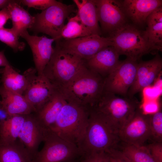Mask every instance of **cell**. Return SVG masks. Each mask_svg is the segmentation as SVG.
<instances>
[{"mask_svg": "<svg viewBox=\"0 0 162 162\" xmlns=\"http://www.w3.org/2000/svg\"><path fill=\"white\" fill-rule=\"evenodd\" d=\"M118 132L92 108L85 134L77 146L83 155L107 152L120 142Z\"/></svg>", "mask_w": 162, "mask_h": 162, "instance_id": "1", "label": "cell"}, {"mask_svg": "<svg viewBox=\"0 0 162 162\" xmlns=\"http://www.w3.org/2000/svg\"><path fill=\"white\" fill-rule=\"evenodd\" d=\"M104 79L88 68L69 82L56 88L65 100L90 108L104 90Z\"/></svg>", "mask_w": 162, "mask_h": 162, "instance_id": "2", "label": "cell"}, {"mask_svg": "<svg viewBox=\"0 0 162 162\" xmlns=\"http://www.w3.org/2000/svg\"><path fill=\"white\" fill-rule=\"evenodd\" d=\"M90 109L66 101L50 129L77 146L85 133Z\"/></svg>", "mask_w": 162, "mask_h": 162, "instance_id": "3", "label": "cell"}, {"mask_svg": "<svg viewBox=\"0 0 162 162\" xmlns=\"http://www.w3.org/2000/svg\"><path fill=\"white\" fill-rule=\"evenodd\" d=\"M87 68L85 59L55 45L53 55L43 74L58 88Z\"/></svg>", "mask_w": 162, "mask_h": 162, "instance_id": "4", "label": "cell"}, {"mask_svg": "<svg viewBox=\"0 0 162 162\" xmlns=\"http://www.w3.org/2000/svg\"><path fill=\"white\" fill-rule=\"evenodd\" d=\"M139 107L132 98H125L104 90L91 107L118 132L133 117Z\"/></svg>", "mask_w": 162, "mask_h": 162, "instance_id": "5", "label": "cell"}, {"mask_svg": "<svg viewBox=\"0 0 162 162\" xmlns=\"http://www.w3.org/2000/svg\"><path fill=\"white\" fill-rule=\"evenodd\" d=\"M108 37L120 55H125L136 61L145 54L154 52L145 36L143 31L128 23Z\"/></svg>", "mask_w": 162, "mask_h": 162, "instance_id": "6", "label": "cell"}, {"mask_svg": "<svg viewBox=\"0 0 162 162\" xmlns=\"http://www.w3.org/2000/svg\"><path fill=\"white\" fill-rule=\"evenodd\" d=\"M43 134V147L32 162H68L82 156L76 145L64 140L50 129L44 128Z\"/></svg>", "mask_w": 162, "mask_h": 162, "instance_id": "7", "label": "cell"}, {"mask_svg": "<svg viewBox=\"0 0 162 162\" xmlns=\"http://www.w3.org/2000/svg\"><path fill=\"white\" fill-rule=\"evenodd\" d=\"M75 4L67 5L60 2L33 16L34 21L29 29L35 35L42 33L55 40L60 38L65 20L72 14L77 12Z\"/></svg>", "mask_w": 162, "mask_h": 162, "instance_id": "8", "label": "cell"}, {"mask_svg": "<svg viewBox=\"0 0 162 162\" xmlns=\"http://www.w3.org/2000/svg\"><path fill=\"white\" fill-rule=\"evenodd\" d=\"M55 42V45L61 49L85 60L91 57L103 48L113 46L109 37L97 34L71 39L60 38Z\"/></svg>", "mask_w": 162, "mask_h": 162, "instance_id": "9", "label": "cell"}, {"mask_svg": "<svg viewBox=\"0 0 162 162\" xmlns=\"http://www.w3.org/2000/svg\"><path fill=\"white\" fill-rule=\"evenodd\" d=\"M23 74L27 85L23 95L36 112L50 99L56 88L43 74H38L35 68L28 69Z\"/></svg>", "mask_w": 162, "mask_h": 162, "instance_id": "10", "label": "cell"}, {"mask_svg": "<svg viewBox=\"0 0 162 162\" xmlns=\"http://www.w3.org/2000/svg\"><path fill=\"white\" fill-rule=\"evenodd\" d=\"M138 61L127 58L118 64L104 78V90L115 94L126 95L136 76Z\"/></svg>", "mask_w": 162, "mask_h": 162, "instance_id": "11", "label": "cell"}, {"mask_svg": "<svg viewBox=\"0 0 162 162\" xmlns=\"http://www.w3.org/2000/svg\"><path fill=\"white\" fill-rule=\"evenodd\" d=\"M102 34L109 37L128 23L122 1L94 0Z\"/></svg>", "mask_w": 162, "mask_h": 162, "instance_id": "12", "label": "cell"}, {"mask_svg": "<svg viewBox=\"0 0 162 162\" xmlns=\"http://www.w3.org/2000/svg\"><path fill=\"white\" fill-rule=\"evenodd\" d=\"M150 114L144 113L139 107L132 118L119 130V141L126 144L144 146L150 139Z\"/></svg>", "mask_w": 162, "mask_h": 162, "instance_id": "13", "label": "cell"}, {"mask_svg": "<svg viewBox=\"0 0 162 162\" xmlns=\"http://www.w3.org/2000/svg\"><path fill=\"white\" fill-rule=\"evenodd\" d=\"M20 37L26 41L31 49L37 74H43L53 55L54 47L52 44L55 40L45 36L31 35L27 31L22 32Z\"/></svg>", "mask_w": 162, "mask_h": 162, "instance_id": "14", "label": "cell"}, {"mask_svg": "<svg viewBox=\"0 0 162 162\" xmlns=\"http://www.w3.org/2000/svg\"><path fill=\"white\" fill-rule=\"evenodd\" d=\"M162 68V60L157 54L153 59L138 62L135 80L128 93L130 98L150 86L157 78Z\"/></svg>", "mask_w": 162, "mask_h": 162, "instance_id": "15", "label": "cell"}, {"mask_svg": "<svg viewBox=\"0 0 162 162\" xmlns=\"http://www.w3.org/2000/svg\"><path fill=\"white\" fill-rule=\"evenodd\" d=\"M44 128L39 124L34 113L26 115L18 139L22 144L32 160L43 141Z\"/></svg>", "mask_w": 162, "mask_h": 162, "instance_id": "16", "label": "cell"}, {"mask_svg": "<svg viewBox=\"0 0 162 162\" xmlns=\"http://www.w3.org/2000/svg\"><path fill=\"white\" fill-rule=\"evenodd\" d=\"M120 55L113 46H110L103 48L85 61L88 69L104 79L118 64Z\"/></svg>", "mask_w": 162, "mask_h": 162, "instance_id": "17", "label": "cell"}, {"mask_svg": "<svg viewBox=\"0 0 162 162\" xmlns=\"http://www.w3.org/2000/svg\"><path fill=\"white\" fill-rule=\"evenodd\" d=\"M123 8L127 18L136 25L146 23L148 16L155 10L162 7V0H124Z\"/></svg>", "mask_w": 162, "mask_h": 162, "instance_id": "18", "label": "cell"}, {"mask_svg": "<svg viewBox=\"0 0 162 162\" xmlns=\"http://www.w3.org/2000/svg\"><path fill=\"white\" fill-rule=\"evenodd\" d=\"M66 101L62 94L56 88L50 99L40 109L34 113L42 127L50 129L55 123Z\"/></svg>", "mask_w": 162, "mask_h": 162, "instance_id": "19", "label": "cell"}, {"mask_svg": "<svg viewBox=\"0 0 162 162\" xmlns=\"http://www.w3.org/2000/svg\"><path fill=\"white\" fill-rule=\"evenodd\" d=\"M0 103L10 116L15 115H27L34 113V108L24 96L0 87Z\"/></svg>", "mask_w": 162, "mask_h": 162, "instance_id": "20", "label": "cell"}, {"mask_svg": "<svg viewBox=\"0 0 162 162\" xmlns=\"http://www.w3.org/2000/svg\"><path fill=\"white\" fill-rule=\"evenodd\" d=\"M77 7V14L83 24L92 34L101 36L94 0H74Z\"/></svg>", "mask_w": 162, "mask_h": 162, "instance_id": "21", "label": "cell"}, {"mask_svg": "<svg viewBox=\"0 0 162 162\" xmlns=\"http://www.w3.org/2000/svg\"><path fill=\"white\" fill-rule=\"evenodd\" d=\"M147 26L143 31L145 36L155 52L162 49V7L154 11L148 17Z\"/></svg>", "mask_w": 162, "mask_h": 162, "instance_id": "22", "label": "cell"}, {"mask_svg": "<svg viewBox=\"0 0 162 162\" xmlns=\"http://www.w3.org/2000/svg\"><path fill=\"white\" fill-rule=\"evenodd\" d=\"M7 7L12 22L11 28L20 37L22 32L32 27L34 21V16L20 5L19 0H12Z\"/></svg>", "mask_w": 162, "mask_h": 162, "instance_id": "23", "label": "cell"}, {"mask_svg": "<svg viewBox=\"0 0 162 162\" xmlns=\"http://www.w3.org/2000/svg\"><path fill=\"white\" fill-rule=\"evenodd\" d=\"M0 162H32L24 146L18 139L11 143L0 142Z\"/></svg>", "mask_w": 162, "mask_h": 162, "instance_id": "24", "label": "cell"}, {"mask_svg": "<svg viewBox=\"0 0 162 162\" xmlns=\"http://www.w3.org/2000/svg\"><path fill=\"white\" fill-rule=\"evenodd\" d=\"M26 115H12L0 123V142L11 143L18 139Z\"/></svg>", "mask_w": 162, "mask_h": 162, "instance_id": "25", "label": "cell"}, {"mask_svg": "<svg viewBox=\"0 0 162 162\" xmlns=\"http://www.w3.org/2000/svg\"><path fill=\"white\" fill-rule=\"evenodd\" d=\"M2 86L5 89L23 95L27 80L25 75L19 74L9 64L2 69Z\"/></svg>", "mask_w": 162, "mask_h": 162, "instance_id": "26", "label": "cell"}, {"mask_svg": "<svg viewBox=\"0 0 162 162\" xmlns=\"http://www.w3.org/2000/svg\"><path fill=\"white\" fill-rule=\"evenodd\" d=\"M91 35H92L91 32L82 23L76 14L68 19L62 30L59 39H71Z\"/></svg>", "mask_w": 162, "mask_h": 162, "instance_id": "27", "label": "cell"}, {"mask_svg": "<svg viewBox=\"0 0 162 162\" xmlns=\"http://www.w3.org/2000/svg\"><path fill=\"white\" fill-rule=\"evenodd\" d=\"M122 143L119 150L131 162H155L146 146Z\"/></svg>", "mask_w": 162, "mask_h": 162, "instance_id": "28", "label": "cell"}, {"mask_svg": "<svg viewBox=\"0 0 162 162\" xmlns=\"http://www.w3.org/2000/svg\"><path fill=\"white\" fill-rule=\"evenodd\" d=\"M19 37L12 28L3 27L0 29V41L11 48L15 52L22 51L26 46L24 43L19 41Z\"/></svg>", "mask_w": 162, "mask_h": 162, "instance_id": "29", "label": "cell"}, {"mask_svg": "<svg viewBox=\"0 0 162 162\" xmlns=\"http://www.w3.org/2000/svg\"><path fill=\"white\" fill-rule=\"evenodd\" d=\"M150 139L153 142H162V112L161 107L156 112L150 114Z\"/></svg>", "mask_w": 162, "mask_h": 162, "instance_id": "30", "label": "cell"}, {"mask_svg": "<svg viewBox=\"0 0 162 162\" xmlns=\"http://www.w3.org/2000/svg\"><path fill=\"white\" fill-rule=\"evenodd\" d=\"M20 4L28 8L44 10L50 7L58 4L55 0H20Z\"/></svg>", "mask_w": 162, "mask_h": 162, "instance_id": "31", "label": "cell"}, {"mask_svg": "<svg viewBox=\"0 0 162 162\" xmlns=\"http://www.w3.org/2000/svg\"><path fill=\"white\" fill-rule=\"evenodd\" d=\"M146 146L155 162H162V142H153Z\"/></svg>", "mask_w": 162, "mask_h": 162, "instance_id": "32", "label": "cell"}, {"mask_svg": "<svg viewBox=\"0 0 162 162\" xmlns=\"http://www.w3.org/2000/svg\"><path fill=\"white\" fill-rule=\"evenodd\" d=\"M106 152L95 153L82 156L79 162H106Z\"/></svg>", "mask_w": 162, "mask_h": 162, "instance_id": "33", "label": "cell"}, {"mask_svg": "<svg viewBox=\"0 0 162 162\" xmlns=\"http://www.w3.org/2000/svg\"><path fill=\"white\" fill-rule=\"evenodd\" d=\"M107 152L113 158L115 162H131L116 148L111 149Z\"/></svg>", "mask_w": 162, "mask_h": 162, "instance_id": "34", "label": "cell"}, {"mask_svg": "<svg viewBox=\"0 0 162 162\" xmlns=\"http://www.w3.org/2000/svg\"><path fill=\"white\" fill-rule=\"evenodd\" d=\"M157 102L154 100H151L146 102L143 107V112L146 114H152L157 112L159 109Z\"/></svg>", "mask_w": 162, "mask_h": 162, "instance_id": "35", "label": "cell"}, {"mask_svg": "<svg viewBox=\"0 0 162 162\" xmlns=\"http://www.w3.org/2000/svg\"><path fill=\"white\" fill-rule=\"evenodd\" d=\"M9 19H10V15L7 7L0 10V29L4 27V25Z\"/></svg>", "mask_w": 162, "mask_h": 162, "instance_id": "36", "label": "cell"}, {"mask_svg": "<svg viewBox=\"0 0 162 162\" xmlns=\"http://www.w3.org/2000/svg\"><path fill=\"white\" fill-rule=\"evenodd\" d=\"M10 116L0 103V123L6 120Z\"/></svg>", "mask_w": 162, "mask_h": 162, "instance_id": "37", "label": "cell"}, {"mask_svg": "<svg viewBox=\"0 0 162 162\" xmlns=\"http://www.w3.org/2000/svg\"><path fill=\"white\" fill-rule=\"evenodd\" d=\"M9 64L4 54V51H0V66L4 67Z\"/></svg>", "mask_w": 162, "mask_h": 162, "instance_id": "38", "label": "cell"}, {"mask_svg": "<svg viewBox=\"0 0 162 162\" xmlns=\"http://www.w3.org/2000/svg\"><path fill=\"white\" fill-rule=\"evenodd\" d=\"M12 0H0V9L7 7Z\"/></svg>", "mask_w": 162, "mask_h": 162, "instance_id": "39", "label": "cell"}, {"mask_svg": "<svg viewBox=\"0 0 162 162\" xmlns=\"http://www.w3.org/2000/svg\"><path fill=\"white\" fill-rule=\"evenodd\" d=\"M107 154L106 162H115L113 158L108 152Z\"/></svg>", "mask_w": 162, "mask_h": 162, "instance_id": "40", "label": "cell"}, {"mask_svg": "<svg viewBox=\"0 0 162 162\" xmlns=\"http://www.w3.org/2000/svg\"><path fill=\"white\" fill-rule=\"evenodd\" d=\"M80 158L75 160H71V161L68 162H79Z\"/></svg>", "mask_w": 162, "mask_h": 162, "instance_id": "41", "label": "cell"}]
</instances>
